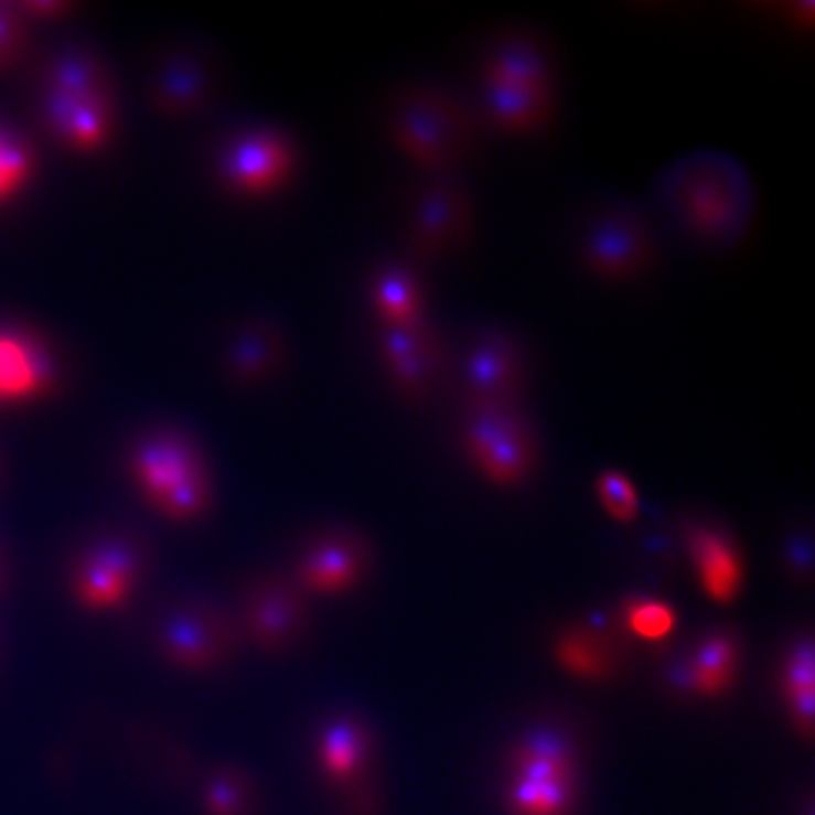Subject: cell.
Wrapping results in <instances>:
<instances>
[{
  "label": "cell",
  "instance_id": "cell-1",
  "mask_svg": "<svg viewBox=\"0 0 815 815\" xmlns=\"http://www.w3.org/2000/svg\"><path fill=\"white\" fill-rule=\"evenodd\" d=\"M655 199L685 236L723 249L750 230L759 195L755 180L737 156L700 146L663 167L655 180Z\"/></svg>",
  "mask_w": 815,
  "mask_h": 815
},
{
  "label": "cell",
  "instance_id": "cell-2",
  "mask_svg": "<svg viewBox=\"0 0 815 815\" xmlns=\"http://www.w3.org/2000/svg\"><path fill=\"white\" fill-rule=\"evenodd\" d=\"M482 129L476 106L442 87H411L393 105V140L432 176H451L459 164L472 159Z\"/></svg>",
  "mask_w": 815,
  "mask_h": 815
},
{
  "label": "cell",
  "instance_id": "cell-3",
  "mask_svg": "<svg viewBox=\"0 0 815 815\" xmlns=\"http://www.w3.org/2000/svg\"><path fill=\"white\" fill-rule=\"evenodd\" d=\"M127 472L140 498L172 523L201 522L216 498L206 457L182 432L164 429L140 438L127 457Z\"/></svg>",
  "mask_w": 815,
  "mask_h": 815
},
{
  "label": "cell",
  "instance_id": "cell-4",
  "mask_svg": "<svg viewBox=\"0 0 815 815\" xmlns=\"http://www.w3.org/2000/svg\"><path fill=\"white\" fill-rule=\"evenodd\" d=\"M578 787L575 742L557 727H536L508 757L506 796L516 815H565Z\"/></svg>",
  "mask_w": 815,
  "mask_h": 815
},
{
  "label": "cell",
  "instance_id": "cell-5",
  "mask_svg": "<svg viewBox=\"0 0 815 815\" xmlns=\"http://www.w3.org/2000/svg\"><path fill=\"white\" fill-rule=\"evenodd\" d=\"M461 448L472 469L501 490L527 483L540 461L538 432L523 405L464 410Z\"/></svg>",
  "mask_w": 815,
  "mask_h": 815
},
{
  "label": "cell",
  "instance_id": "cell-6",
  "mask_svg": "<svg viewBox=\"0 0 815 815\" xmlns=\"http://www.w3.org/2000/svg\"><path fill=\"white\" fill-rule=\"evenodd\" d=\"M581 267L610 283L646 276L657 261L659 246L652 222L633 204L610 203L583 222L576 244Z\"/></svg>",
  "mask_w": 815,
  "mask_h": 815
},
{
  "label": "cell",
  "instance_id": "cell-7",
  "mask_svg": "<svg viewBox=\"0 0 815 815\" xmlns=\"http://www.w3.org/2000/svg\"><path fill=\"white\" fill-rule=\"evenodd\" d=\"M240 640L238 626L222 608L183 600L157 621L153 646L167 665L190 674H208L227 663Z\"/></svg>",
  "mask_w": 815,
  "mask_h": 815
},
{
  "label": "cell",
  "instance_id": "cell-8",
  "mask_svg": "<svg viewBox=\"0 0 815 815\" xmlns=\"http://www.w3.org/2000/svg\"><path fill=\"white\" fill-rule=\"evenodd\" d=\"M459 376L464 410L522 405L528 378L527 353L516 334L503 326H478L464 340Z\"/></svg>",
  "mask_w": 815,
  "mask_h": 815
},
{
  "label": "cell",
  "instance_id": "cell-9",
  "mask_svg": "<svg viewBox=\"0 0 815 815\" xmlns=\"http://www.w3.org/2000/svg\"><path fill=\"white\" fill-rule=\"evenodd\" d=\"M148 567L142 541L114 533L93 541L79 555L71 575L74 600L85 612L108 613L129 602Z\"/></svg>",
  "mask_w": 815,
  "mask_h": 815
},
{
  "label": "cell",
  "instance_id": "cell-10",
  "mask_svg": "<svg viewBox=\"0 0 815 815\" xmlns=\"http://www.w3.org/2000/svg\"><path fill=\"white\" fill-rule=\"evenodd\" d=\"M476 204L463 183L435 176L411 206V246L423 257H442L470 246L476 235Z\"/></svg>",
  "mask_w": 815,
  "mask_h": 815
},
{
  "label": "cell",
  "instance_id": "cell-11",
  "mask_svg": "<svg viewBox=\"0 0 815 815\" xmlns=\"http://www.w3.org/2000/svg\"><path fill=\"white\" fill-rule=\"evenodd\" d=\"M310 623L308 597L291 580L257 581L244 597L236 621L240 639L261 652H286L299 644Z\"/></svg>",
  "mask_w": 815,
  "mask_h": 815
},
{
  "label": "cell",
  "instance_id": "cell-12",
  "mask_svg": "<svg viewBox=\"0 0 815 815\" xmlns=\"http://www.w3.org/2000/svg\"><path fill=\"white\" fill-rule=\"evenodd\" d=\"M371 567V544L363 535L333 528L304 546L291 581L307 597H339L360 588Z\"/></svg>",
  "mask_w": 815,
  "mask_h": 815
},
{
  "label": "cell",
  "instance_id": "cell-13",
  "mask_svg": "<svg viewBox=\"0 0 815 815\" xmlns=\"http://www.w3.org/2000/svg\"><path fill=\"white\" fill-rule=\"evenodd\" d=\"M382 352L393 382L405 397L425 398L444 378L448 350L427 321L385 325Z\"/></svg>",
  "mask_w": 815,
  "mask_h": 815
},
{
  "label": "cell",
  "instance_id": "cell-14",
  "mask_svg": "<svg viewBox=\"0 0 815 815\" xmlns=\"http://www.w3.org/2000/svg\"><path fill=\"white\" fill-rule=\"evenodd\" d=\"M684 548L706 599L718 607L734 604L748 575L738 541L714 523L693 522L685 527Z\"/></svg>",
  "mask_w": 815,
  "mask_h": 815
},
{
  "label": "cell",
  "instance_id": "cell-15",
  "mask_svg": "<svg viewBox=\"0 0 815 815\" xmlns=\"http://www.w3.org/2000/svg\"><path fill=\"white\" fill-rule=\"evenodd\" d=\"M480 82L557 87L554 55L536 31L504 26L491 34L483 46Z\"/></svg>",
  "mask_w": 815,
  "mask_h": 815
},
{
  "label": "cell",
  "instance_id": "cell-16",
  "mask_svg": "<svg viewBox=\"0 0 815 815\" xmlns=\"http://www.w3.org/2000/svg\"><path fill=\"white\" fill-rule=\"evenodd\" d=\"M478 116L483 127L506 135H535L548 127L557 111V87L480 82Z\"/></svg>",
  "mask_w": 815,
  "mask_h": 815
},
{
  "label": "cell",
  "instance_id": "cell-17",
  "mask_svg": "<svg viewBox=\"0 0 815 815\" xmlns=\"http://www.w3.org/2000/svg\"><path fill=\"white\" fill-rule=\"evenodd\" d=\"M742 639L729 626L711 629L697 640L679 666L676 684L693 697L719 698L731 691L742 668Z\"/></svg>",
  "mask_w": 815,
  "mask_h": 815
},
{
  "label": "cell",
  "instance_id": "cell-18",
  "mask_svg": "<svg viewBox=\"0 0 815 815\" xmlns=\"http://www.w3.org/2000/svg\"><path fill=\"white\" fill-rule=\"evenodd\" d=\"M55 368L33 334L0 329V406L20 405L52 389Z\"/></svg>",
  "mask_w": 815,
  "mask_h": 815
},
{
  "label": "cell",
  "instance_id": "cell-19",
  "mask_svg": "<svg viewBox=\"0 0 815 815\" xmlns=\"http://www.w3.org/2000/svg\"><path fill=\"white\" fill-rule=\"evenodd\" d=\"M42 114L47 129L76 150H95L110 132V105L103 95L44 87Z\"/></svg>",
  "mask_w": 815,
  "mask_h": 815
},
{
  "label": "cell",
  "instance_id": "cell-20",
  "mask_svg": "<svg viewBox=\"0 0 815 815\" xmlns=\"http://www.w3.org/2000/svg\"><path fill=\"white\" fill-rule=\"evenodd\" d=\"M291 169L288 142L272 132H254L236 140L223 170L227 182L244 193H265L283 182Z\"/></svg>",
  "mask_w": 815,
  "mask_h": 815
},
{
  "label": "cell",
  "instance_id": "cell-21",
  "mask_svg": "<svg viewBox=\"0 0 815 815\" xmlns=\"http://www.w3.org/2000/svg\"><path fill=\"white\" fill-rule=\"evenodd\" d=\"M318 766L329 782L346 785L365 772L372 755L368 725L353 714L326 721L318 738Z\"/></svg>",
  "mask_w": 815,
  "mask_h": 815
},
{
  "label": "cell",
  "instance_id": "cell-22",
  "mask_svg": "<svg viewBox=\"0 0 815 815\" xmlns=\"http://www.w3.org/2000/svg\"><path fill=\"white\" fill-rule=\"evenodd\" d=\"M778 685L791 723L801 737H814L815 646L812 634L796 636L783 655Z\"/></svg>",
  "mask_w": 815,
  "mask_h": 815
},
{
  "label": "cell",
  "instance_id": "cell-23",
  "mask_svg": "<svg viewBox=\"0 0 815 815\" xmlns=\"http://www.w3.org/2000/svg\"><path fill=\"white\" fill-rule=\"evenodd\" d=\"M374 299L385 325H408L425 320L423 288L408 268L389 267L379 272Z\"/></svg>",
  "mask_w": 815,
  "mask_h": 815
},
{
  "label": "cell",
  "instance_id": "cell-24",
  "mask_svg": "<svg viewBox=\"0 0 815 815\" xmlns=\"http://www.w3.org/2000/svg\"><path fill=\"white\" fill-rule=\"evenodd\" d=\"M559 665L580 678L599 679L613 666V652L608 640L593 631H572L557 644Z\"/></svg>",
  "mask_w": 815,
  "mask_h": 815
},
{
  "label": "cell",
  "instance_id": "cell-25",
  "mask_svg": "<svg viewBox=\"0 0 815 815\" xmlns=\"http://www.w3.org/2000/svg\"><path fill=\"white\" fill-rule=\"evenodd\" d=\"M44 87L84 95H108L105 71L97 61L84 53H68L53 61Z\"/></svg>",
  "mask_w": 815,
  "mask_h": 815
},
{
  "label": "cell",
  "instance_id": "cell-26",
  "mask_svg": "<svg viewBox=\"0 0 815 815\" xmlns=\"http://www.w3.org/2000/svg\"><path fill=\"white\" fill-rule=\"evenodd\" d=\"M623 625L634 639L663 642L678 626V613L657 599H633L623 608Z\"/></svg>",
  "mask_w": 815,
  "mask_h": 815
},
{
  "label": "cell",
  "instance_id": "cell-27",
  "mask_svg": "<svg viewBox=\"0 0 815 815\" xmlns=\"http://www.w3.org/2000/svg\"><path fill=\"white\" fill-rule=\"evenodd\" d=\"M204 95V74L191 61H174L164 68L157 87V100L167 110H187Z\"/></svg>",
  "mask_w": 815,
  "mask_h": 815
},
{
  "label": "cell",
  "instance_id": "cell-28",
  "mask_svg": "<svg viewBox=\"0 0 815 815\" xmlns=\"http://www.w3.org/2000/svg\"><path fill=\"white\" fill-rule=\"evenodd\" d=\"M594 495L610 519L621 525L636 522L640 495L633 480L621 470L607 469L594 480Z\"/></svg>",
  "mask_w": 815,
  "mask_h": 815
},
{
  "label": "cell",
  "instance_id": "cell-29",
  "mask_svg": "<svg viewBox=\"0 0 815 815\" xmlns=\"http://www.w3.org/2000/svg\"><path fill=\"white\" fill-rule=\"evenodd\" d=\"M33 169L31 148L0 125V206L20 193Z\"/></svg>",
  "mask_w": 815,
  "mask_h": 815
},
{
  "label": "cell",
  "instance_id": "cell-30",
  "mask_svg": "<svg viewBox=\"0 0 815 815\" xmlns=\"http://www.w3.org/2000/svg\"><path fill=\"white\" fill-rule=\"evenodd\" d=\"M272 334L249 331L236 342L230 355V371L242 382H254L272 371L276 363Z\"/></svg>",
  "mask_w": 815,
  "mask_h": 815
},
{
  "label": "cell",
  "instance_id": "cell-31",
  "mask_svg": "<svg viewBox=\"0 0 815 815\" xmlns=\"http://www.w3.org/2000/svg\"><path fill=\"white\" fill-rule=\"evenodd\" d=\"M25 20L20 4L0 2V71H7L23 57L29 44Z\"/></svg>",
  "mask_w": 815,
  "mask_h": 815
},
{
  "label": "cell",
  "instance_id": "cell-32",
  "mask_svg": "<svg viewBox=\"0 0 815 815\" xmlns=\"http://www.w3.org/2000/svg\"><path fill=\"white\" fill-rule=\"evenodd\" d=\"M246 801V783L238 774L222 772L206 783L204 804L210 815H240Z\"/></svg>",
  "mask_w": 815,
  "mask_h": 815
},
{
  "label": "cell",
  "instance_id": "cell-33",
  "mask_svg": "<svg viewBox=\"0 0 815 815\" xmlns=\"http://www.w3.org/2000/svg\"><path fill=\"white\" fill-rule=\"evenodd\" d=\"M66 7L68 4H63V2H25V4H20L21 12L25 13V15H36V18H53V15H60V13H63V10H66Z\"/></svg>",
  "mask_w": 815,
  "mask_h": 815
}]
</instances>
